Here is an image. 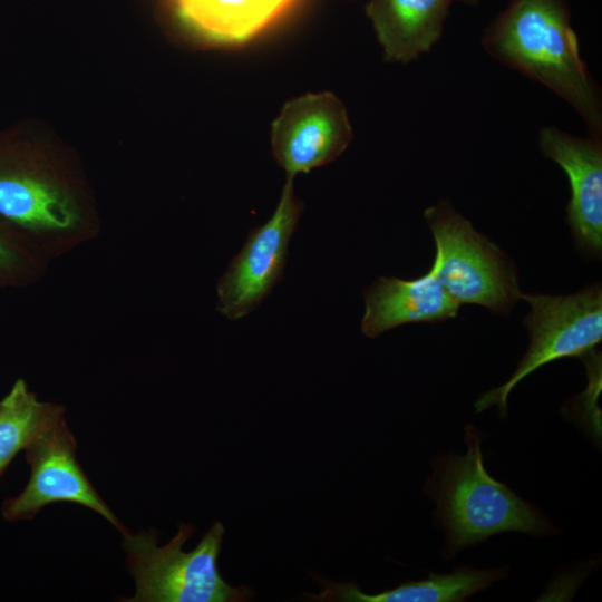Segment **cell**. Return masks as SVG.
I'll return each mask as SVG.
<instances>
[{"label": "cell", "instance_id": "15", "mask_svg": "<svg viewBox=\"0 0 602 602\" xmlns=\"http://www.w3.org/2000/svg\"><path fill=\"white\" fill-rule=\"evenodd\" d=\"M62 414L60 406L39 401L26 381L18 379L0 400V476Z\"/></svg>", "mask_w": 602, "mask_h": 602}, {"label": "cell", "instance_id": "6", "mask_svg": "<svg viewBox=\"0 0 602 602\" xmlns=\"http://www.w3.org/2000/svg\"><path fill=\"white\" fill-rule=\"evenodd\" d=\"M45 140L30 123L0 130V222L16 234L65 230L76 219L70 197L43 171Z\"/></svg>", "mask_w": 602, "mask_h": 602}, {"label": "cell", "instance_id": "11", "mask_svg": "<svg viewBox=\"0 0 602 602\" xmlns=\"http://www.w3.org/2000/svg\"><path fill=\"white\" fill-rule=\"evenodd\" d=\"M363 295L361 330L369 338L406 323L455 318L460 305L439 282L433 268L412 280L380 276Z\"/></svg>", "mask_w": 602, "mask_h": 602}, {"label": "cell", "instance_id": "2", "mask_svg": "<svg viewBox=\"0 0 602 602\" xmlns=\"http://www.w3.org/2000/svg\"><path fill=\"white\" fill-rule=\"evenodd\" d=\"M465 455H438L425 486L437 505L436 521L446 534L443 553L454 556L497 533L514 531L552 535L554 526L533 505L517 496L485 469L482 437L465 426Z\"/></svg>", "mask_w": 602, "mask_h": 602}, {"label": "cell", "instance_id": "1", "mask_svg": "<svg viewBox=\"0 0 602 602\" xmlns=\"http://www.w3.org/2000/svg\"><path fill=\"white\" fill-rule=\"evenodd\" d=\"M569 0H508L480 45L498 62L547 87L602 138L601 91L580 55Z\"/></svg>", "mask_w": 602, "mask_h": 602}, {"label": "cell", "instance_id": "3", "mask_svg": "<svg viewBox=\"0 0 602 602\" xmlns=\"http://www.w3.org/2000/svg\"><path fill=\"white\" fill-rule=\"evenodd\" d=\"M195 527L181 524L165 545H157L154 532L124 535L123 547L136 583L128 602H243L254 593L246 586L234 588L221 576L217 557L225 533L215 521L197 546L184 552V543Z\"/></svg>", "mask_w": 602, "mask_h": 602}, {"label": "cell", "instance_id": "14", "mask_svg": "<svg viewBox=\"0 0 602 602\" xmlns=\"http://www.w3.org/2000/svg\"><path fill=\"white\" fill-rule=\"evenodd\" d=\"M507 569L460 567L452 573H430L425 580L408 581L376 594L363 593L355 582L334 583L317 577L324 589L308 594L315 601L334 602H458L503 579Z\"/></svg>", "mask_w": 602, "mask_h": 602}, {"label": "cell", "instance_id": "5", "mask_svg": "<svg viewBox=\"0 0 602 602\" xmlns=\"http://www.w3.org/2000/svg\"><path fill=\"white\" fill-rule=\"evenodd\" d=\"M531 310L524 319L530 346L506 382L483 394L475 402L477 412L496 405L501 417L507 412L512 389L525 377L552 361L581 357L602 339V290L592 284L567 295L523 294Z\"/></svg>", "mask_w": 602, "mask_h": 602}, {"label": "cell", "instance_id": "17", "mask_svg": "<svg viewBox=\"0 0 602 602\" xmlns=\"http://www.w3.org/2000/svg\"><path fill=\"white\" fill-rule=\"evenodd\" d=\"M460 2L463 4H467V6H470V7H474V6H477L479 3L480 0H454V2Z\"/></svg>", "mask_w": 602, "mask_h": 602}, {"label": "cell", "instance_id": "4", "mask_svg": "<svg viewBox=\"0 0 602 602\" xmlns=\"http://www.w3.org/2000/svg\"><path fill=\"white\" fill-rule=\"evenodd\" d=\"M425 220L436 244L431 268L452 297L508 313L521 295L508 258L446 201L426 208Z\"/></svg>", "mask_w": 602, "mask_h": 602}, {"label": "cell", "instance_id": "8", "mask_svg": "<svg viewBox=\"0 0 602 602\" xmlns=\"http://www.w3.org/2000/svg\"><path fill=\"white\" fill-rule=\"evenodd\" d=\"M76 439L62 416L55 419L26 449L31 467L23 491L3 503L8 521L33 517L43 506L57 502L84 505L105 517L123 535L128 530L98 495L76 457Z\"/></svg>", "mask_w": 602, "mask_h": 602}, {"label": "cell", "instance_id": "7", "mask_svg": "<svg viewBox=\"0 0 602 602\" xmlns=\"http://www.w3.org/2000/svg\"><path fill=\"white\" fill-rule=\"evenodd\" d=\"M293 178L287 176L272 216L250 231L219 281L217 310L231 320L255 310L283 279L289 242L303 211L294 194Z\"/></svg>", "mask_w": 602, "mask_h": 602}, {"label": "cell", "instance_id": "9", "mask_svg": "<svg viewBox=\"0 0 602 602\" xmlns=\"http://www.w3.org/2000/svg\"><path fill=\"white\" fill-rule=\"evenodd\" d=\"M352 137L346 106L331 91L287 101L271 126L273 157L287 176L293 177L339 157Z\"/></svg>", "mask_w": 602, "mask_h": 602}, {"label": "cell", "instance_id": "10", "mask_svg": "<svg viewBox=\"0 0 602 602\" xmlns=\"http://www.w3.org/2000/svg\"><path fill=\"white\" fill-rule=\"evenodd\" d=\"M546 158L565 172L571 197L566 220L577 245L599 256L602 250V138L579 137L554 126L538 133Z\"/></svg>", "mask_w": 602, "mask_h": 602}, {"label": "cell", "instance_id": "12", "mask_svg": "<svg viewBox=\"0 0 602 602\" xmlns=\"http://www.w3.org/2000/svg\"><path fill=\"white\" fill-rule=\"evenodd\" d=\"M454 0H368L371 22L387 62L408 64L439 41Z\"/></svg>", "mask_w": 602, "mask_h": 602}, {"label": "cell", "instance_id": "16", "mask_svg": "<svg viewBox=\"0 0 602 602\" xmlns=\"http://www.w3.org/2000/svg\"><path fill=\"white\" fill-rule=\"evenodd\" d=\"M9 227L0 222V283L16 279L23 265V256L17 240Z\"/></svg>", "mask_w": 602, "mask_h": 602}, {"label": "cell", "instance_id": "13", "mask_svg": "<svg viewBox=\"0 0 602 602\" xmlns=\"http://www.w3.org/2000/svg\"><path fill=\"white\" fill-rule=\"evenodd\" d=\"M297 0H168L176 19L220 46L249 42L280 20Z\"/></svg>", "mask_w": 602, "mask_h": 602}]
</instances>
